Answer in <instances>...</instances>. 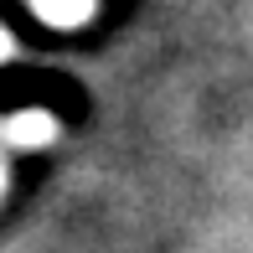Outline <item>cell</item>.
I'll list each match as a JSON object with an SVG mask.
<instances>
[{"label": "cell", "mask_w": 253, "mask_h": 253, "mask_svg": "<svg viewBox=\"0 0 253 253\" xmlns=\"http://www.w3.org/2000/svg\"><path fill=\"white\" fill-rule=\"evenodd\" d=\"M10 52H16V42H10V31H0V62H5Z\"/></svg>", "instance_id": "cell-3"}, {"label": "cell", "mask_w": 253, "mask_h": 253, "mask_svg": "<svg viewBox=\"0 0 253 253\" xmlns=\"http://www.w3.org/2000/svg\"><path fill=\"white\" fill-rule=\"evenodd\" d=\"M5 186H10V170H5V160H0V197H5Z\"/></svg>", "instance_id": "cell-4"}, {"label": "cell", "mask_w": 253, "mask_h": 253, "mask_svg": "<svg viewBox=\"0 0 253 253\" xmlns=\"http://www.w3.org/2000/svg\"><path fill=\"white\" fill-rule=\"evenodd\" d=\"M31 10H37L47 26H83L98 10V0H31Z\"/></svg>", "instance_id": "cell-2"}, {"label": "cell", "mask_w": 253, "mask_h": 253, "mask_svg": "<svg viewBox=\"0 0 253 253\" xmlns=\"http://www.w3.org/2000/svg\"><path fill=\"white\" fill-rule=\"evenodd\" d=\"M0 140H5L10 150H42V145L57 140V119L47 109H26V114H16V119L0 124Z\"/></svg>", "instance_id": "cell-1"}]
</instances>
